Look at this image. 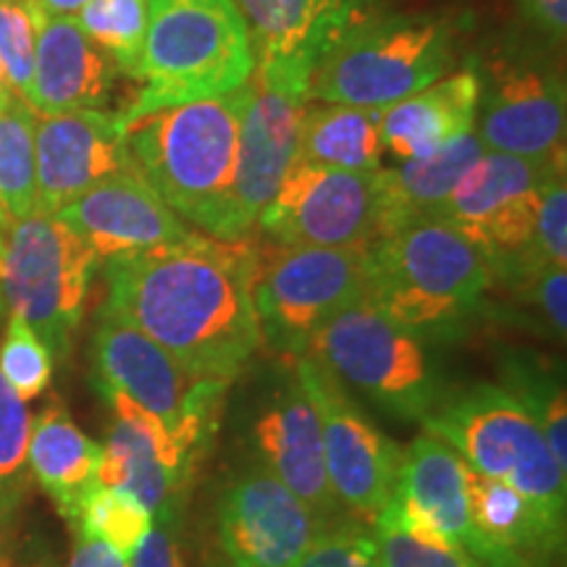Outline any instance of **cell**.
I'll return each instance as SVG.
<instances>
[{"label":"cell","mask_w":567,"mask_h":567,"mask_svg":"<svg viewBox=\"0 0 567 567\" xmlns=\"http://www.w3.org/2000/svg\"><path fill=\"white\" fill-rule=\"evenodd\" d=\"M305 97L255 71L245 84L239 116L237 166L229 197V239L239 243L255 229L289 166L295 163L297 132Z\"/></svg>","instance_id":"2e32d148"},{"label":"cell","mask_w":567,"mask_h":567,"mask_svg":"<svg viewBox=\"0 0 567 567\" xmlns=\"http://www.w3.org/2000/svg\"><path fill=\"white\" fill-rule=\"evenodd\" d=\"M476 134L481 147L520 158L565 151V80L555 63L507 51L481 71Z\"/></svg>","instance_id":"4fadbf2b"},{"label":"cell","mask_w":567,"mask_h":567,"mask_svg":"<svg viewBox=\"0 0 567 567\" xmlns=\"http://www.w3.org/2000/svg\"><path fill=\"white\" fill-rule=\"evenodd\" d=\"M245 87L229 95L172 105L126 126L137 172L184 224L229 239V197L237 166Z\"/></svg>","instance_id":"7a4b0ae2"},{"label":"cell","mask_w":567,"mask_h":567,"mask_svg":"<svg viewBox=\"0 0 567 567\" xmlns=\"http://www.w3.org/2000/svg\"><path fill=\"white\" fill-rule=\"evenodd\" d=\"M247 446L252 452V463L279 478L297 499L313 509L323 526L347 517L326 473L318 415L297 379L295 363L289 371L279 373L255 410Z\"/></svg>","instance_id":"9a60e30c"},{"label":"cell","mask_w":567,"mask_h":567,"mask_svg":"<svg viewBox=\"0 0 567 567\" xmlns=\"http://www.w3.org/2000/svg\"><path fill=\"white\" fill-rule=\"evenodd\" d=\"M368 295V247L255 250L252 305L260 339L295 360L331 318Z\"/></svg>","instance_id":"9c48e42d"},{"label":"cell","mask_w":567,"mask_h":567,"mask_svg":"<svg viewBox=\"0 0 567 567\" xmlns=\"http://www.w3.org/2000/svg\"><path fill=\"white\" fill-rule=\"evenodd\" d=\"M292 363L318 415L326 473L339 505L350 517L371 526L373 517L394 499L402 450L323 363L310 354L295 358Z\"/></svg>","instance_id":"8fae6325"},{"label":"cell","mask_w":567,"mask_h":567,"mask_svg":"<svg viewBox=\"0 0 567 567\" xmlns=\"http://www.w3.org/2000/svg\"><path fill=\"white\" fill-rule=\"evenodd\" d=\"M32 415L0 373V513L17 505L27 476Z\"/></svg>","instance_id":"d590c367"},{"label":"cell","mask_w":567,"mask_h":567,"mask_svg":"<svg viewBox=\"0 0 567 567\" xmlns=\"http://www.w3.org/2000/svg\"><path fill=\"white\" fill-rule=\"evenodd\" d=\"M38 113L11 90L0 95V221L9 226L38 210L34 132Z\"/></svg>","instance_id":"f1b7e54d"},{"label":"cell","mask_w":567,"mask_h":567,"mask_svg":"<svg viewBox=\"0 0 567 567\" xmlns=\"http://www.w3.org/2000/svg\"><path fill=\"white\" fill-rule=\"evenodd\" d=\"M381 116L384 109L305 103L295 161L339 172H379L384 168L386 153L381 142Z\"/></svg>","instance_id":"4316f807"},{"label":"cell","mask_w":567,"mask_h":567,"mask_svg":"<svg viewBox=\"0 0 567 567\" xmlns=\"http://www.w3.org/2000/svg\"><path fill=\"white\" fill-rule=\"evenodd\" d=\"M38 3L42 11L55 13V17H74V13L84 9L90 0H38Z\"/></svg>","instance_id":"7bdbcfd3"},{"label":"cell","mask_w":567,"mask_h":567,"mask_svg":"<svg viewBox=\"0 0 567 567\" xmlns=\"http://www.w3.org/2000/svg\"><path fill=\"white\" fill-rule=\"evenodd\" d=\"M6 90H9V87H6V76H3V61H0V95H3Z\"/></svg>","instance_id":"ee69618b"},{"label":"cell","mask_w":567,"mask_h":567,"mask_svg":"<svg viewBox=\"0 0 567 567\" xmlns=\"http://www.w3.org/2000/svg\"><path fill=\"white\" fill-rule=\"evenodd\" d=\"M305 354L400 421L421 423L446 392L423 339L368 300L331 318Z\"/></svg>","instance_id":"ba28073f"},{"label":"cell","mask_w":567,"mask_h":567,"mask_svg":"<svg viewBox=\"0 0 567 567\" xmlns=\"http://www.w3.org/2000/svg\"><path fill=\"white\" fill-rule=\"evenodd\" d=\"M74 19L116 69L134 80L147 30V0H90Z\"/></svg>","instance_id":"1f68e13d"},{"label":"cell","mask_w":567,"mask_h":567,"mask_svg":"<svg viewBox=\"0 0 567 567\" xmlns=\"http://www.w3.org/2000/svg\"><path fill=\"white\" fill-rule=\"evenodd\" d=\"M0 373L24 402L40 396L51 384L53 354L17 313H9V326L0 342Z\"/></svg>","instance_id":"e575fe53"},{"label":"cell","mask_w":567,"mask_h":567,"mask_svg":"<svg viewBox=\"0 0 567 567\" xmlns=\"http://www.w3.org/2000/svg\"><path fill=\"white\" fill-rule=\"evenodd\" d=\"M0 247H3V221H0Z\"/></svg>","instance_id":"f6af8a7d"},{"label":"cell","mask_w":567,"mask_h":567,"mask_svg":"<svg viewBox=\"0 0 567 567\" xmlns=\"http://www.w3.org/2000/svg\"><path fill=\"white\" fill-rule=\"evenodd\" d=\"M113 410L97 484L132 494L151 515L179 507L189 457L158 417L118 392H101Z\"/></svg>","instance_id":"44dd1931"},{"label":"cell","mask_w":567,"mask_h":567,"mask_svg":"<svg viewBox=\"0 0 567 567\" xmlns=\"http://www.w3.org/2000/svg\"><path fill=\"white\" fill-rule=\"evenodd\" d=\"M255 247L193 231L158 250L105 260L103 310L137 326L193 379H237L264 347L252 305Z\"/></svg>","instance_id":"6da1fadb"},{"label":"cell","mask_w":567,"mask_h":567,"mask_svg":"<svg viewBox=\"0 0 567 567\" xmlns=\"http://www.w3.org/2000/svg\"><path fill=\"white\" fill-rule=\"evenodd\" d=\"M103 446L92 442L59 402L32 421L27 465L69 523L76 520L84 494L97 484Z\"/></svg>","instance_id":"484cf974"},{"label":"cell","mask_w":567,"mask_h":567,"mask_svg":"<svg viewBox=\"0 0 567 567\" xmlns=\"http://www.w3.org/2000/svg\"><path fill=\"white\" fill-rule=\"evenodd\" d=\"M442 439L473 473L507 484L565 523L567 473L551 457L534 417L499 384L446 389L421 421Z\"/></svg>","instance_id":"8992f818"},{"label":"cell","mask_w":567,"mask_h":567,"mask_svg":"<svg viewBox=\"0 0 567 567\" xmlns=\"http://www.w3.org/2000/svg\"><path fill=\"white\" fill-rule=\"evenodd\" d=\"M97 392H118L166 425L187 457L216 425L226 394L221 381L193 379L137 326L101 310L92 339Z\"/></svg>","instance_id":"30bf717a"},{"label":"cell","mask_w":567,"mask_h":567,"mask_svg":"<svg viewBox=\"0 0 567 567\" xmlns=\"http://www.w3.org/2000/svg\"><path fill=\"white\" fill-rule=\"evenodd\" d=\"M465 478L467 465L463 457L442 439L423 431L402 452L394 505L410 520L467 551L481 567H528L520 557L502 551L481 536L467 507Z\"/></svg>","instance_id":"e0dca14e"},{"label":"cell","mask_w":567,"mask_h":567,"mask_svg":"<svg viewBox=\"0 0 567 567\" xmlns=\"http://www.w3.org/2000/svg\"><path fill=\"white\" fill-rule=\"evenodd\" d=\"M559 168H565V151L551 153L547 158H520V155L484 151L465 168L431 221L455 226L467 239H473L496 213L530 189L542 187L544 179Z\"/></svg>","instance_id":"cb8c5ba5"},{"label":"cell","mask_w":567,"mask_h":567,"mask_svg":"<svg viewBox=\"0 0 567 567\" xmlns=\"http://www.w3.org/2000/svg\"><path fill=\"white\" fill-rule=\"evenodd\" d=\"M42 11L38 0H0V61L6 87L21 101L30 90Z\"/></svg>","instance_id":"836d02e7"},{"label":"cell","mask_w":567,"mask_h":567,"mask_svg":"<svg viewBox=\"0 0 567 567\" xmlns=\"http://www.w3.org/2000/svg\"><path fill=\"white\" fill-rule=\"evenodd\" d=\"M371 536L379 567H481L467 551L410 520L394 499L373 517Z\"/></svg>","instance_id":"4dcf8cb0"},{"label":"cell","mask_w":567,"mask_h":567,"mask_svg":"<svg viewBox=\"0 0 567 567\" xmlns=\"http://www.w3.org/2000/svg\"><path fill=\"white\" fill-rule=\"evenodd\" d=\"M113 74L116 63L82 32L74 17L42 13L32 80L24 97L40 118L103 109Z\"/></svg>","instance_id":"7402d4cb"},{"label":"cell","mask_w":567,"mask_h":567,"mask_svg":"<svg viewBox=\"0 0 567 567\" xmlns=\"http://www.w3.org/2000/svg\"><path fill=\"white\" fill-rule=\"evenodd\" d=\"M295 567H379L371 526L358 517L331 523Z\"/></svg>","instance_id":"8d00e7d4"},{"label":"cell","mask_w":567,"mask_h":567,"mask_svg":"<svg viewBox=\"0 0 567 567\" xmlns=\"http://www.w3.org/2000/svg\"><path fill=\"white\" fill-rule=\"evenodd\" d=\"M323 528L313 509L255 463L218 499V547L229 567H295Z\"/></svg>","instance_id":"5bb4252c"},{"label":"cell","mask_w":567,"mask_h":567,"mask_svg":"<svg viewBox=\"0 0 567 567\" xmlns=\"http://www.w3.org/2000/svg\"><path fill=\"white\" fill-rule=\"evenodd\" d=\"M74 526L80 528V536L101 538L122 555L132 557L151 530L153 515L122 488L95 484L84 494Z\"/></svg>","instance_id":"d6a6232c"},{"label":"cell","mask_w":567,"mask_h":567,"mask_svg":"<svg viewBox=\"0 0 567 567\" xmlns=\"http://www.w3.org/2000/svg\"><path fill=\"white\" fill-rule=\"evenodd\" d=\"M66 567H130V557L95 536H82Z\"/></svg>","instance_id":"b9f144b4"},{"label":"cell","mask_w":567,"mask_h":567,"mask_svg":"<svg viewBox=\"0 0 567 567\" xmlns=\"http://www.w3.org/2000/svg\"><path fill=\"white\" fill-rule=\"evenodd\" d=\"M530 260L536 266H567V184L565 168L544 182L538 203L536 237Z\"/></svg>","instance_id":"f35d334b"},{"label":"cell","mask_w":567,"mask_h":567,"mask_svg":"<svg viewBox=\"0 0 567 567\" xmlns=\"http://www.w3.org/2000/svg\"><path fill=\"white\" fill-rule=\"evenodd\" d=\"M255 45V71L300 92L326 48L371 17L375 0H234Z\"/></svg>","instance_id":"ac0fdd59"},{"label":"cell","mask_w":567,"mask_h":567,"mask_svg":"<svg viewBox=\"0 0 567 567\" xmlns=\"http://www.w3.org/2000/svg\"><path fill=\"white\" fill-rule=\"evenodd\" d=\"M97 260L158 250L187 239L193 229L161 200L137 166L109 176L55 213Z\"/></svg>","instance_id":"d6986e66"},{"label":"cell","mask_w":567,"mask_h":567,"mask_svg":"<svg viewBox=\"0 0 567 567\" xmlns=\"http://www.w3.org/2000/svg\"><path fill=\"white\" fill-rule=\"evenodd\" d=\"M481 101V74L465 66L436 80L381 116L384 151L400 161L425 158L473 132Z\"/></svg>","instance_id":"603a6c76"},{"label":"cell","mask_w":567,"mask_h":567,"mask_svg":"<svg viewBox=\"0 0 567 567\" xmlns=\"http://www.w3.org/2000/svg\"><path fill=\"white\" fill-rule=\"evenodd\" d=\"M517 3L538 32L547 34L555 45H565L567 0H517Z\"/></svg>","instance_id":"60d3db41"},{"label":"cell","mask_w":567,"mask_h":567,"mask_svg":"<svg viewBox=\"0 0 567 567\" xmlns=\"http://www.w3.org/2000/svg\"><path fill=\"white\" fill-rule=\"evenodd\" d=\"M252 74L255 45L234 0H147L134 74L142 87L118 124L126 130L153 111L229 95Z\"/></svg>","instance_id":"3957f363"},{"label":"cell","mask_w":567,"mask_h":567,"mask_svg":"<svg viewBox=\"0 0 567 567\" xmlns=\"http://www.w3.org/2000/svg\"><path fill=\"white\" fill-rule=\"evenodd\" d=\"M38 210L59 213L82 193L134 168L118 113L71 111L38 118L34 132Z\"/></svg>","instance_id":"ffe728a7"},{"label":"cell","mask_w":567,"mask_h":567,"mask_svg":"<svg viewBox=\"0 0 567 567\" xmlns=\"http://www.w3.org/2000/svg\"><path fill=\"white\" fill-rule=\"evenodd\" d=\"M505 281L515 289V295L528 302L530 310H536L549 334L563 342L567 323V266H538L509 276Z\"/></svg>","instance_id":"74e56055"},{"label":"cell","mask_w":567,"mask_h":567,"mask_svg":"<svg viewBox=\"0 0 567 567\" xmlns=\"http://www.w3.org/2000/svg\"><path fill=\"white\" fill-rule=\"evenodd\" d=\"M455 66L452 27L436 17L360 19L331 42L305 80V103L389 109Z\"/></svg>","instance_id":"5b68a950"},{"label":"cell","mask_w":567,"mask_h":567,"mask_svg":"<svg viewBox=\"0 0 567 567\" xmlns=\"http://www.w3.org/2000/svg\"><path fill=\"white\" fill-rule=\"evenodd\" d=\"M255 226L276 245L371 247L379 239L375 172L295 161Z\"/></svg>","instance_id":"7c38bea8"},{"label":"cell","mask_w":567,"mask_h":567,"mask_svg":"<svg viewBox=\"0 0 567 567\" xmlns=\"http://www.w3.org/2000/svg\"><path fill=\"white\" fill-rule=\"evenodd\" d=\"M484 153L476 134H465L444 151L425 158L400 161L375 172V200H379V239L402 226L431 221L444 197L452 193L460 176Z\"/></svg>","instance_id":"d4e9b609"},{"label":"cell","mask_w":567,"mask_h":567,"mask_svg":"<svg viewBox=\"0 0 567 567\" xmlns=\"http://www.w3.org/2000/svg\"><path fill=\"white\" fill-rule=\"evenodd\" d=\"M492 287L484 252L450 224L417 221L368 247L365 300L421 339L457 329Z\"/></svg>","instance_id":"277c9868"},{"label":"cell","mask_w":567,"mask_h":567,"mask_svg":"<svg viewBox=\"0 0 567 567\" xmlns=\"http://www.w3.org/2000/svg\"><path fill=\"white\" fill-rule=\"evenodd\" d=\"M0 247V297L48 347L53 360L69 354L80 329L97 255L55 213L34 210L13 221Z\"/></svg>","instance_id":"52a82bcc"},{"label":"cell","mask_w":567,"mask_h":567,"mask_svg":"<svg viewBox=\"0 0 567 567\" xmlns=\"http://www.w3.org/2000/svg\"><path fill=\"white\" fill-rule=\"evenodd\" d=\"M182 507H172L153 517V526L130 557V567H187L179 542Z\"/></svg>","instance_id":"ab89813d"},{"label":"cell","mask_w":567,"mask_h":567,"mask_svg":"<svg viewBox=\"0 0 567 567\" xmlns=\"http://www.w3.org/2000/svg\"><path fill=\"white\" fill-rule=\"evenodd\" d=\"M502 389L534 417L551 457L567 473V402L565 381L555 363H547L534 352H509L502 363Z\"/></svg>","instance_id":"f546056e"},{"label":"cell","mask_w":567,"mask_h":567,"mask_svg":"<svg viewBox=\"0 0 567 567\" xmlns=\"http://www.w3.org/2000/svg\"><path fill=\"white\" fill-rule=\"evenodd\" d=\"M467 507L486 542L530 565V557L551 555L563 547L565 523H559L520 492L467 467Z\"/></svg>","instance_id":"83f0119b"}]
</instances>
